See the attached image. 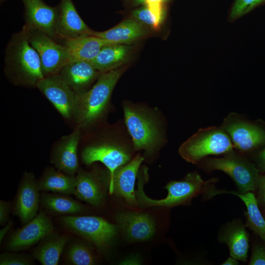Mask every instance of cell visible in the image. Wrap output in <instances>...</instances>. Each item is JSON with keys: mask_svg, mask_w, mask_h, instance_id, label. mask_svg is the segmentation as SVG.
Instances as JSON below:
<instances>
[{"mask_svg": "<svg viewBox=\"0 0 265 265\" xmlns=\"http://www.w3.org/2000/svg\"><path fill=\"white\" fill-rule=\"evenodd\" d=\"M25 8V26L40 30L58 41L56 25L59 6L53 7L42 0H22Z\"/></svg>", "mask_w": 265, "mask_h": 265, "instance_id": "7c38bea8", "label": "cell"}, {"mask_svg": "<svg viewBox=\"0 0 265 265\" xmlns=\"http://www.w3.org/2000/svg\"><path fill=\"white\" fill-rule=\"evenodd\" d=\"M255 160L258 168L265 171V148L257 154Z\"/></svg>", "mask_w": 265, "mask_h": 265, "instance_id": "d590c367", "label": "cell"}, {"mask_svg": "<svg viewBox=\"0 0 265 265\" xmlns=\"http://www.w3.org/2000/svg\"><path fill=\"white\" fill-rule=\"evenodd\" d=\"M265 0H258V3H257V5H258L259 4L261 3V2H262L263 1H264Z\"/></svg>", "mask_w": 265, "mask_h": 265, "instance_id": "ab89813d", "label": "cell"}, {"mask_svg": "<svg viewBox=\"0 0 265 265\" xmlns=\"http://www.w3.org/2000/svg\"><path fill=\"white\" fill-rule=\"evenodd\" d=\"M39 191L33 174L25 172L18 187L13 210V214L19 218L23 226L37 214L40 201Z\"/></svg>", "mask_w": 265, "mask_h": 265, "instance_id": "4fadbf2b", "label": "cell"}, {"mask_svg": "<svg viewBox=\"0 0 265 265\" xmlns=\"http://www.w3.org/2000/svg\"><path fill=\"white\" fill-rule=\"evenodd\" d=\"M56 25L58 41L90 35L92 30L78 13L72 0H60Z\"/></svg>", "mask_w": 265, "mask_h": 265, "instance_id": "ac0fdd59", "label": "cell"}, {"mask_svg": "<svg viewBox=\"0 0 265 265\" xmlns=\"http://www.w3.org/2000/svg\"><path fill=\"white\" fill-rule=\"evenodd\" d=\"M146 169L138 175L137 189L135 191L138 205L144 207H173L187 204L194 197L201 195L204 199H211L221 194L226 193L227 190H219L215 187L218 179L215 178L204 180L196 172L188 173L180 181L169 182L165 186L168 195L162 199L154 200L148 197L143 191V186L147 181Z\"/></svg>", "mask_w": 265, "mask_h": 265, "instance_id": "6da1fadb", "label": "cell"}, {"mask_svg": "<svg viewBox=\"0 0 265 265\" xmlns=\"http://www.w3.org/2000/svg\"><path fill=\"white\" fill-rule=\"evenodd\" d=\"M258 195L256 197L259 206L265 207V173L261 176L258 186Z\"/></svg>", "mask_w": 265, "mask_h": 265, "instance_id": "e575fe53", "label": "cell"}, {"mask_svg": "<svg viewBox=\"0 0 265 265\" xmlns=\"http://www.w3.org/2000/svg\"><path fill=\"white\" fill-rule=\"evenodd\" d=\"M143 160V157L139 154L137 155L127 163L117 168L109 179V193L115 192L132 206L138 205L134 188L136 178Z\"/></svg>", "mask_w": 265, "mask_h": 265, "instance_id": "9a60e30c", "label": "cell"}, {"mask_svg": "<svg viewBox=\"0 0 265 265\" xmlns=\"http://www.w3.org/2000/svg\"><path fill=\"white\" fill-rule=\"evenodd\" d=\"M23 26L29 43L38 53L44 77L58 75L70 61L66 47L44 32Z\"/></svg>", "mask_w": 265, "mask_h": 265, "instance_id": "52a82bcc", "label": "cell"}, {"mask_svg": "<svg viewBox=\"0 0 265 265\" xmlns=\"http://www.w3.org/2000/svg\"><path fill=\"white\" fill-rule=\"evenodd\" d=\"M220 127L230 136L234 149L243 155L265 144V130L235 113H230Z\"/></svg>", "mask_w": 265, "mask_h": 265, "instance_id": "9c48e42d", "label": "cell"}, {"mask_svg": "<svg viewBox=\"0 0 265 265\" xmlns=\"http://www.w3.org/2000/svg\"><path fill=\"white\" fill-rule=\"evenodd\" d=\"M33 263V258L25 254L5 252L0 256V265H29Z\"/></svg>", "mask_w": 265, "mask_h": 265, "instance_id": "f546056e", "label": "cell"}, {"mask_svg": "<svg viewBox=\"0 0 265 265\" xmlns=\"http://www.w3.org/2000/svg\"><path fill=\"white\" fill-rule=\"evenodd\" d=\"M132 47L128 45L112 44L104 47L91 61L101 73L118 68L129 57Z\"/></svg>", "mask_w": 265, "mask_h": 265, "instance_id": "cb8c5ba5", "label": "cell"}, {"mask_svg": "<svg viewBox=\"0 0 265 265\" xmlns=\"http://www.w3.org/2000/svg\"><path fill=\"white\" fill-rule=\"evenodd\" d=\"M36 87L66 119L74 118L77 94L58 75L45 77Z\"/></svg>", "mask_w": 265, "mask_h": 265, "instance_id": "30bf717a", "label": "cell"}, {"mask_svg": "<svg viewBox=\"0 0 265 265\" xmlns=\"http://www.w3.org/2000/svg\"><path fill=\"white\" fill-rule=\"evenodd\" d=\"M238 264V260L231 256L221 264L222 265H237Z\"/></svg>", "mask_w": 265, "mask_h": 265, "instance_id": "74e56055", "label": "cell"}, {"mask_svg": "<svg viewBox=\"0 0 265 265\" xmlns=\"http://www.w3.org/2000/svg\"><path fill=\"white\" fill-rule=\"evenodd\" d=\"M258 0H236L232 8L231 18L236 19L257 5Z\"/></svg>", "mask_w": 265, "mask_h": 265, "instance_id": "4dcf8cb0", "label": "cell"}, {"mask_svg": "<svg viewBox=\"0 0 265 265\" xmlns=\"http://www.w3.org/2000/svg\"><path fill=\"white\" fill-rule=\"evenodd\" d=\"M68 261L74 265H92L96 259L89 248L81 242L75 241L71 243L66 250Z\"/></svg>", "mask_w": 265, "mask_h": 265, "instance_id": "f1b7e54d", "label": "cell"}, {"mask_svg": "<svg viewBox=\"0 0 265 265\" xmlns=\"http://www.w3.org/2000/svg\"><path fill=\"white\" fill-rule=\"evenodd\" d=\"M64 195L44 193L41 202L45 208L56 214H75L84 211L80 202Z\"/></svg>", "mask_w": 265, "mask_h": 265, "instance_id": "83f0119b", "label": "cell"}, {"mask_svg": "<svg viewBox=\"0 0 265 265\" xmlns=\"http://www.w3.org/2000/svg\"><path fill=\"white\" fill-rule=\"evenodd\" d=\"M4 72L14 84L36 87L45 77L38 53L29 43L25 28L14 33L5 49Z\"/></svg>", "mask_w": 265, "mask_h": 265, "instance_id": "7a4b0ae2", "label": "cell"}, {"mask_svg": "<svg viewBox=\"0 0 265 265\" xmlns=\"http://www.w3.org/2000/svg\"><path fill=\"white\" fill-rule=\"evenodd\" d=\"M101 73L91 62L71 60L58 73L59 77L77 95L87 91L89 86Z\"/></svg>", "mask_w": 265, "mask_h": 265, "instance_id": "2e32d148", "label": "cell"}, {"mask_svg": "<svg viewBox=\"0 0 265 265\" xmlns=\"http://www.w3.org/2000/svg\"><path fill=\"white\" fill-rule=\"evenodd\" d=\"M76 176L53 168L46 170L37 182L40 191H51L65 195L75 194Z\"/></svg>", "mask_w": 265, "mask_h": 265, "instance_id": "d4e9b609", "label": "cell"}, {"mask_svg": "<svg viewBox=\"0 0 265 265\" xmlns=\"http://www.w3.org/2000/svg\"><path fill=\"white\" fill-rule=\"evenodd\" d=\"M60 220L68 230L100 249L107 247L117 234L114 225L100 217L66 215Z\"/></svg>", "mask_w": 265, "mask_h": 265, "instance_id": "ba28073f", "label": "cell"}, {"mask_svg": "<svg viewBox=\"0 0 265 265\" xmlns=\"http://www.w3.org/2000/svg\"><path fill=\"white\" fill-rule=\"evenodd\" d=\"M249 265H265V245L255 244L252 248Z\"/></svg>", "mask_w": 265, "mask_h": 265, "instance_id": "d6a6232c", "label": "cell"}, {"mask_svg": "<svg viewBox=\"0 0 265 265\" xmlns=\"http://www.w3.org/2000/svg\"><path fill=\"white\" fill-rule=\"evenodd\" d=\"M53 230L51 219L44 212L40 211L28 223L11 235L7 242L6 249L13 252L27 249L53 232Z\"/></svg>", "mask_w": 265, "mask_h": 265, "instance_id": "8fae6325", "label": "cell"}, {"mask_svg": "<svg viewBox=\"0 0 265 265\" xmlns=\"http://www.w3.org/2000/svg\"><path fill=\"white\" fill-rule=\"evenodd\" d=\"M218 238L220 243L228 246L231 256L242 262L247 261L249 235L241 219H235L225 225Z\"/></svg>", "mask_w": 265, "mask_h": 265, "instance_id": "d6986e66", "label": "cell"}, {"mask_svg": "<svg viewBox=\"0 0 265 265\" xmlns=\"http://www.w3.org/2000/svg\"><path fill=\"white\" fill-rule=\"evenodd\" d=\"M121 74L118 68L102 73L91 88L77 95L73 118L80 129L94 124L103 116Z\"/></svg>", "mask_w": 265, "mask_h": 265, "instance_id": "3957f363", "label": "cell"}, {"mask_svg": "<svg viewBox=\"0 0 265 265\" xmlns=\"http://www.w3.org/2000/svg\"><path fill=\"white\" fill-rule=\"evenodd\" d=\"M144 33L145 29L141 23L128 19L106 31L92 30L90 35L115 44L129 45L142 37Z\"/></svg>", "mask_w": 265, "mask_h": 265, "instance_id": "7402d4cb", "label": "cell"}, {"mask_svg": "<svg viewBox=\"0 0 265 265\" xmlns=\"http://www.w3.org/2000/svg\"><path fill=\"white\" fill-rule=\"evenodd\" d=\"M123 110L125 124L135 150L151 154L163 144L162 133L150 114L134 105L125 104Z\"/></svg>", "mask_w": 265, "mask_h": 265, "instance_id": "8992f818", "label": "cell"}, {"mask_svg": "<svg viewBox=\"0 0 265 265\" xmlns=\"http://www.w3.org/2000/svg\"><path fill=\"white\" fill-rule=\"evenodd\" d=\"M80 128H77L70 134L63 136L53 150L52 161L59 170L74 176L79 169L78 147Z\"/></svg>", "mask_w": 265, "mask_h": 265, "instance_id": "e0dca14e", "label": "cell"}, {"mask_svg": "<svg viewBox=\"0 0 265 265\" xmlns=\"http://www.w3.org/2000/svg\"><path fill=\"white\" fill-rule=\"evenodd\" d=\"M132 15L141 23H143L155 28L159 26L154 15L147 6L134 11Z\"/></svg>", "mask_w": 265, "mask_h": 265, "instance_id": "1f68e13d", "label": "cell"}, {"mask_svg": "<svg viewBox=\"0 0 265 265\" xmlns=\"http://www.w3.org/2000/svg\"><path fill=\"white\" fill-rule=\"evenodd\" d=\"M228 193L238 196L244 203L246 208L244 212L245 227L258 236L265 245V218L260 210L257 198L253 192L243 194L228 191Z\"/></svg>", "mask_w": 265, "mask_h": 265, "instance_id": "4316f807", "label": "cell"}, {"mask_svg": "<svg viewBox=\"0 0 265 265\" xmlns=\"http://www.w3.org/2000/svg\"><path fill=\"white\" fill-rule=\"evenodd\" d=\"M234 150L230 136L220 127L202 128L184 142L179 149L187 162L198 164L211 155H224Z\"/></svg>", "mask_w": 265, "mask_h": 265, "instance_id": "5b68a950", "label": "cell"}, {"mask_svg": "<svg viewBox=\"0 0 265 265\" xmlns=\"http://www.w3.org/2000/svg\"><path fill=\"white\" fill-rule=\"evenodd\" d=\"M9 202L0 201V225H5L9 221L10 204Z\"/></svg>", "mask_w": 265, "mask_h": 265, "instance_id": "836d02e7", "label": "cell"}, {"mask_svg": "<svg viewBox=\"0 0 265 265\" xmlns=\"http://www.w3.org/2000/svg\"><path fill=\"white\" fill-rule=\"evenodd\" d=\"M138 263V261H137L135 258H133L129 259H127L123 262L124 264H133V263H134V264H137L136 263Z\"/></svg>", "mask_w": 265, "mask_h": 265, "instance_id": "f35d334b", "label": "cell"}, {"mask_svg": "<svg viewBox=\"0 0 265 265\" xmlns=\"http://www.w3.org/2000/svg\"><path fill=\"white\" fill-rule=\"evenodd\" d=\"M13 224L12 220H10L5 225V226L0 230V241L3 239L6 234L9 231Z\"/></svg>", "mask_w": 265, "mask_h": 265, "instance_id": "8d00e7d4", "label": "cell"}, {"mask_svg": "<svg viewBox=\"0 0 265 265\" xmlns=\"http://www.w3.org/2000/svg\"><path fill=\"white\" fill-rule=\"evenodd\" d=\"M81 159L89 165L95 161L103 163L109 170L110 178L117 168L130 161L129 153L122 147L109 143L88 146L81 153Z\"/></svg>", "mask_w": 265, "mask_h": 265, "instance_id": "5bb4252c", "label": "cell"}, {"mask_svg": "<svg viewBox=\"0 0 265 265\" xmlns=\"http://www.w3.org/2000/svg\"><path fill=\"white\" fill-rule=\"evenodd\" d=\"M58 42L67 48L71 60L91 62L105 46L115 44L98 37L88 35L76 38L64 39Z\"/></svg>", "mask_w": 265, "mask_h": 265, "instance_id": "44dd1931", "label": "cell"}, {"mask_svg": "<svg viewBox=\"0 0 265 265\" xmlns=\"http://www.w3.org/2000/svg\"><path fill=\"white\" fill-rule=\"evenodd\" d=\"M77 198L91 205H100L103 193L96 177L90 172L79 169L76 176L75 192Z\"/></svg>", "mask_w": 265, "mask_h": 265, "instance_id": "484cf974", "label": "cell"}, {"mask_svg": "<svg viewBox=\"0 0 265 265\" xmlns=\"http://www.w3.org/2000/svg\"><path fill=\"white\" fill-rule=\"evenodd\" d=\"M205 172L221 171L235 182L238 192H253L258 188L261 175L260 169L243 155L234 150L219 158L207 157L198 164Z\"/></svg>", "mask_w": 265, "mask_h": 265, "instance_id": "277c9868", "label": "cell"}, {"mask_svg": "<svg viewBox=\"0 0 265 265\" xmlns=\"http://www.w3.org/2000/svg\"><path fill=\"white\" fill-rule=\"evenodd\" d=\"M116 219L132 241L147 240L152 237L156 231L153 219L147 213L125 212L118 214Z\"/></svg>", "mask_w": 265, "mask_h": 265, "instance_id": "ffe728a7", "label": "cell"}, {"mask_svg": "<svg viewBox=\"0 0 265 265\" xmlns=\"http://www.w3.org/2000/svg\"><path fill=\"white\" fill-rule=\"evenodd\" d=\"M69 238L53 232L43 238L32 252L33 257L43 265H56Z\"/></svg>", "mask_w": 265, "mask_h": 265, "instance_id": "603a6c76", "label": "cell"}]
</instances>
